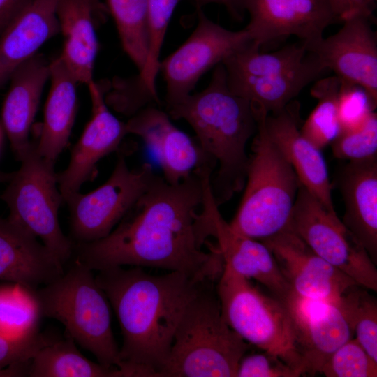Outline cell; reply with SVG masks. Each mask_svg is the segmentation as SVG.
<instances>
[{
  "label": "cell",
  "instance_id": "obj_1",
  "mask_svg": "<svg viewBox=\"0 0 377 377\" xmlns=\"http://www.w3.org/2000/svg\"><path fill=\"white\" fill-rule=\"evenodd\" d=\"M177 184L156 174L146 191L106 237L74 243L73 256L91 270L130 265L219 280L224 262L216 246L199 237L196 221L203 198L202 168Z\"/></svg>",
  "mask_w": 377,
  "mask_h": 377
},
{
  "label": "cell",
  "instance_id": "obj_2",
  "mask_svg": "<svg viewBox=\"0 0 377 377\" xmlns=\"http://www.w3.org/2000/svg\"><path fill=\"white\" fill-rule=\"evenodd\" d=\"M95 278L119 322L122 369L132 377H159L188 304L212 281L179 272L154 276L134 266L102 269Z\"/></svg>",
  "mask_w": 377,
  "mask_h": 377
},
{
  "label": "cell",
  "instance_id": "obj_3",
  "mask_svg": "<svg viewBox=\"0 0 377 377\" xmlns=\"http://www.w3.org/2000/svg\"><path fill=\"white\" fill-rule=\"evenodd\" d=\"M170 119L186 121L204 154L217 168L211 186L218 205L245 184L246 145L257 130L251 103L229 88L222 63L214 67L207 87L166 105Z\"/></svg>",
  "mask_w": 377,
  "mask_h": 377
},
{
  "label": "cell",
  "instance_id": "obj_4",
  "mask_svg": "<svg viewBox=\"0 0 377 377\" xmlns=\"http://www.w3.org/2000/svg\"><path fill=\"white\" fill-rule=\"evenodd\" d=\"M213 283L188 304L159 377H236L249 345L224 320Z\"/></svg>",
  "mask_w": 377,
  "mask_h": 377
},
{
  "label": "cell",
  "instance_id": "obj_5",
  "mask_svg": "<svg viewBox=\"0 0 377 377\" xmlns=\"http://www.w3.org/2000/svg\"><path fill=\"white\" fill-rule=\"evenodd\" d=\"M257 130L246 168L245 190L230 226L263 241L288 228L301 183L292 166L270 140L267 113L254 110Z\"/></svg>",
  "mask_w": 377,
  "mask_h": 377
},
{
  "label": "cell",
  "instance_id": "obj_6",
  "mask_svg": "<svg viewBox=\"0 0 377 377\" xmlns=\"http://www.w3.org/2000/svg\"><path fill=\"white\" fill-rule=\"evenodd\" d=\"M259 50L251 41L222 64L230 90L267 114L283 110L326 71L302 41L272 52Z\"/></svg>",
  "mask_w": 377,
  "mask_h": 377
},
{
  "label": "cell",
  "instance_id": "obj_7",
  "mask_svg": "<svg viewBox=\"0 0 377 377\" xmlns=\"http://www.w3.org/2000/svg\"><path fill=\"white\" fill-rule=\"evenodd\" d=\"M91 271L75 259L67 272L34 289V294L42 317L59 321L68 335L101 364L122 369L109 301Z\"/></svg>",
  "mask_w": 377,
  "mask_h": 377
},
{
  "label": "cell",
  "instance_id": "obj_8",
  "mask_svg": "<svg viewBox=\"0 0 377 377\" xmlns=\"http://www.w3.org/2000/svg\"><path fill=\"white\" fill-rule=\"evenodd\" d=\"M216 291L222 316L231 329L246 342L279 356L305 374L292 319L281 301L267 295L226 265Z\"/></svg>",
  "mask_w": 377,
  "mask_h": 377
},
{
  "label": "cell",
  "instance_id": "obj_9",
  "mask_svg": "<svg viewBox=\"0 0 377 377\" xmlns=\"http://www.w3.org/2000/svg\"><path fill=\"white\" fill-rule=\"evenodd\" d=\"M13 172L0 198L9 209L7 219L43 244L64 265L73 256V242L66 236L59 220L63 197L54 163L43 158L32 142Z\"/></svg>",
  "mask_w": 377,
  "mask_h": 377
},
{
  "label": "cell",
  "instance_id": "obj_10",
  "mask_svg": "<svg viewBox=\"0 0 377 377\" xmlns=\"http://www.w3.org/2000/svg\"><path fill=\"white\" fill-rule=\"evenodd\" d=\"M288 228L313 251L357 285L377 290V269L353 234L313 193L300 185Z\"/></svg>",
  "mask_w": 377,
  "mask_h": 377
},
{
  "label": "cell",
  "instance_id": "obj_11",
  "mask_svg": "<svg viewBox=\"0 0 377 377\" xmlns=\"http://www.w3.org/2000/svg\"><path fill=\"white\" fill-rule=\"evenodd\" d=\"M156 175L149 163L130 169L123 154L102 185L87 193L79 192L64 199L70 213V238L88 243L106 237L146 191Z\"/></svg>",
  "mask_w": 377,
  "mask_h": 377
},
{
  "label": "cell",
  "instance_id": "obj_12",
  "mask_svg": "<svg viewBox=\"0 0 377 377\" xmlns=\"http://www.w3.org/2000/svg\"><path fill=\"white\" fill-rule=\"evenodd\" d=\"M212 175L210 168L202 170L203 198L196 221L201 241L205 244L208 237L215 238L224 265L249 280L255 279L284 300L293 290L272 253L262 242L237 232L223 218L213 195Z\"/></svg>",
  "mask_w": 377,
  "mask_h": 377
},
{
  "label": "cell",
  "instance_id": "obj_13",
  "mask_svg": "<svg viewBox=\"0 0 377 377\" xmlns=\"http://www.w3.org/2000/svg\"><path fill=\"white\" fill-rule=\"evenodd\" d=\"M251 41L245 28L227 29L209 20L198 8V24L193 33L160 61L159 71L165 83V105L191 94L206 72Z\"/></svg>",
  "mask_w": 377,
  "mask_h": 377
},
{
  "label": "cell",
  "instance_id": "obj_14",
  "mask_svg": "<svg viewBox=\"0 0 377 377\" xmlns=\"http://www.w3.org/2000/svg\"><path fill=\"white\" fill-rule=\"evenodd\" d=\"M233 5L242 19L249 13L245 29L260 47L292 35L309 45L339 22L328 0H233Z\"/></svg>",
  "mask_w": 377,
  "mask_h": 377
},
{
  "label": "cell",
  "instance_id": "obj_15",
  "mask_svg": "<svg viewBox=\"0 0 377 377\" xmlns=\"http://www.w3.org/2000/svg\"><path fill=\"white\" fill-rule=\"evenodd\" d=\"M260 242L270 250L292 290L301 297L337 306L342 295L357 285L288 228Z\"/></svg>",
  "mask_w": 377,
  "mask_h": 377
},
{
  "label": "cell",
  "instance_id": "obj_16",
  "mask_svg": "<svg viewBox=\"0 0 377 377\" xmlns=\"http://www.w3.org/2000/svg\"><path fill=\"white\" fill-rule=\"evenodd\" d=\"M370 17L357 14L344 20L334 35L306 45L325 70L363 87L377 103V40Z\"/></svg>",
  "mask_w": 377,
  "mask_h": 377
},
{
  "label": "cell",
  "instance_id": "obj_17",
  "mask_svg": "<svg viewBox=\"0 0 377 377\" xmlns=\"http://www.w3.org/2000/svg\"><path fill=\"white\" fill-rule=\"evenodd\" d=\"M91 101V117L71 152L69 163L57 174L59 191L64 200L80 191L97 173V164L103 158L119 149L128 135L126 123L109 110L105 91L94 80L87 85Z\"/></svg>",
  "mask_w": 377,
  "mask_h": 377
},
{
  "label": "cell",
  "instance_id": "obj_18",
  "mask_svg": "<svg viewBox=\"0 0 377 377\" xmlns=\"http://www.w3.org/2000/svg\"><path fill=\"white\" fill-rule=\"evenodd\" d=\"M281 302L292 319L304 374H320L330 356L353 338V331L340 309L331 303L305 298L293 291Z\"/></svg>",
  "mask_w": 377,
  "mask_h": 377
},
{
  "label": "cell",
  "instance_id": "obj_19",
  "mask_svg": "<svg viewBox=\"0 0 377 377\" xmlns=\"http://www.w3.org/2000/svg\"><path fill=\"white\" fill-rule=\"evenodd\" d=\"M128 134L139 137L156 155L164 179L177 184L206 163L216 164L196 140L179 129L166 111L155 104L140 109L125 122Z\"/></svg>",
  "mask_w": 377,
  "mask_h": 377
},
{
  "label": "cell",
  "instance_id": "obj_20",
  "mask_svg": "<svg viewBox=\"0 0 377 377\" xmlns=\"http://www.w3.org/2000/svg\"><path fill=\"white\" fill-rule=\"evenodd\" d=\"M299 103L291 101L279 112L267 114V133L292 166L301 184L327 209L336 212L325 161L320 150L302 135L299 128Z\"/></svg>",
  "mask_w": 377,
  "mask_h": 377
},
{
  "label": "cell",
  "instance_id": "obj_21",
  "mask_svg": "<svg viewBox=\"0 0 377 377\" xmlns=\"http://www.w3.org/2000/svg\"><path fill=\"white\" fill-rule=\"evenodd\" d=\"M64 272L61 262L36 237L0 216V281L34 290Z\"/></svg>",
  "mask_w": 377,
  "mask_h": 377
},
{
  "label": "cell",
  "instance_id": "obj_22",
  "mask_svg": "<svg viewBox=\"0 0 377 377\" xmlns=\"http://www.w3.org/2000/svg\"><path fill=\"white\" fill-rule=\"evenodd\" d=\"M47 60L36 54L13 73L5 98L1 118L4 131L16 158L20 161L31 145L29 132L40 97L50 80Z\"/></svg>",
  "mask_w": 377,
  "mask_h": 377
},
{
  "label": "cell",
  "instance_id": "obj_23",
  "mask_svg": "<svg viewBox=\"0 0 377 377\" xmlns=\"http://www.w3.org/2000/svg\"><path fill=\"white\" fill-rule=\"evenodd\" d=\"M343 224L377 263V158L349 161L339 172Z\"/></svg>",
  "mask_w": 377,
  "mask_h": 377
},
{
  "label": "cell",
  "instance_id": "obj_24",
  "mask_svg": "<svg viewBox=\"0 0 377 377\" xmlns=\"http://www.w3.org/2000/svg\"><path fill=\"white\" fill-rule=\"evenodd\" d=\"M57 0H32L0 36V88L15 71L60 33Z\"/></svg>",
  "mask_w": 377,
  "mask_h": 377
},
{
  "label": "cell",
  "instance_id": "obj_25",
  "mask_svg": "<svg viewBox=\"0 0 377 377\" xmlns=\"http://www.w3.org/2000/svg\"><path fill=\"white\" fill-rule=\"evenodd\" d=\"M57 17L64 38L59 55L77 83L94 80L98 51L94 17L100 12L91 0H57Z\"/></svg>",
  "mask_w": 377,
  "mask_h": 377
},
{
  "label": "cell",
  "instance_id": "obj_26",
  "mask_svg": "<svg viewBox=\"0 0 377 377\" xmlns=\"http://www.w3.org/2000/svg\"><path fill=\"white\" fill-rule=\"evenodd\" d=\"M50 89L45 109L39 139L38 154L55 163L68 145L77 109V82L60 56L50 63Z\"/></svg>",
  "mask_w": 377,
  "mask_h": 377
},
{
  "label": "cell",
  "instance_id": "obj_27",
  "mask_svg": "<svg viewBox=\"0 0 377 377\" xmlns=\"http://www.w3.org/2000/svg\"><path fill=\"white\" fill-rule=\"evenodd\" d=\"M31 377H131L120 368L108 367L84 357L74 340L53 339L38 350L28 372Z\"/></svg>",
  "mask_w": 377,
  "mask_h": 377
},
{
  "label": "cell",
  "instance_id": "obj_28",
  "mask_svg": "<svg viewBox=\"0 0 377 377\" xmlns=\"http://www.w3.org/2000/svg\"><path fill=\"white\" fill-rule=\"evenodd\" d=\"M105 3L124 51L140 73L148 54L147 0H105Z\"/></svg>",
  "mask_w": 377,
  "mask_h": 377
},
{
  "label": "cell",
  "instance_id": "obj_29",
  "mask_svg": "<svg viewBox=\"0 0 377 377\" xmlns=\"http://www.w3.org/2000/svg\"><path fill=\"white\" fill-rule=\"evenodd\" d=\"M41 317L33 289L15 283L0 286V335L10 339L29 337L38 332Z\"/></svg>",
  "mask_w": 377,
  "mask_h": 377
},
{
  "label": "cell",
  "instance_id": "obj_30",
  "mask_svg": "<svg viewBox=\"0 0 377 377\" xmlns=\"http://www.w3.org/2000/svg\"><path fill=\"white\" fill-rule=\"evenodd\" d=\"M341 80L336 75L320 79L311 89L318 103L302 125V135L321 150L338 136V95Z\"/></svg>",
  "mask_w": 377,
  "mask_h": 377
},
{
  "label": "cell",
  "instance_id": "obj_31",
  "mask_svg": "<svg viewBox=\"0 0 377 377\" xmlns=\"http://www.w3.org/2000/svg\"><path fill=\"white\" fill-rule=\"evenodd\" d=\"M181 0H147L149 46L146 63L139 73L140 96L142 104L159 105L156 77L160 54L169 22Z\"/></svg>",
  "mask_w": 377,
  "mask_h": 377
},
{
  "label": "cell",
  "instance_id": "obj_32",
  "mask_svg": "<svg viewBox=\"0 0 377 377\" xmlns=\"http://www.w3.org/2000/svg\"><path fill=\"white\" fill-rule=\"evenodd\" d=\"M367 290L354 285L342 295L337 307L356 340L377 362V301Z\"/></svg>",
  "mask_w": 377,
  "mask_h": 377
},
{
  "label": "cell",
  "instance_id": "obj_33",
  "mask_svg": "<svg viewBox=\"0 0 377 377\" xmlns=\"http://www.w3.org/2000/svg\"><path fill=\"white\" fill-rule=\"evenodd\" d=\"M320 374L326 377H376L377 362L352 338L330 356Z\"/></svg>",
  "mask_w": 377,
  "mask_h": 377
},
{
  "label": "cell",
  "instance_id": "obj_34",
  "mask_svg": "<svg viewBox=\"0 0 377 377\" xmlns=\"http://www.w3.org/2000/svg\"><path fill=\"white\" fill-rule=\"evenodd\" d=\"M53 339L38 332L22 339L0 335V377L28 376L33 357Z\"/></svg>",
  "mask_w": 377,
  "mask_h": 377
},
{
  "label": "cell",
  "instance_id": "obj_35",
  "mask_svg": "<svg viewBox=\"0 0 377 377\" xmlns=\"http://www.w3.org/2000/svg\"><path fill=\"white\" fill-rule=\"evenodd\" d=\"M336 158L361 161L376 157L377 115L373 112L357 128L340 132L332 142Z\"/></svg>",
  "mask_w": 377,
  "mask_h": 377
},
{
  "label": "cell",
  "instance_id": "obj_36",
  "mask_svg": "<svg viewBox=\"0 0 377 377\" xmlns=\"http://www.w3.org/2000/svg\"><path fill=\"white\" fill-rule=\"evenodd\" d=\"M376 107V103L363 87L341 80L338 95L340 132L360 126L374 112Z\"/></svg>",
  "mask_w": 377,
  "mask_h": 377
},
{
  "label": "cell",
  "instance_id": "obj_37",
  "mask_svg": "<svg viewBox=\"0 0 377 377\" xmlns=\"http://www.w3.org/2000/svg\"><path fill=\"white\" fill-rule=\"evenodd\" d=\"M245 355L239 361L236 377H299L302 374L279 356L264 351Z\"/></svg>",
  "mask_w": 377,
  "mask_h": 377
},
{
  "label": "cell",
  "instance_id": "obj_38",
  "mask_svg": "<svg viewBox=\"0 0 377 377\" xmlns=\"http://www.w3.org/2000/svg\"><path fill=\"white\" fill-rule=\"evenodd\" d=\"M339 22L361 14L373 17L374 0H328Z\"/></svg>",
  "mask_w": 377,
  "mask_h": 377
},
{
  "label": "cell",
  "instance_id": "obj_39",
  "mask_svg": "<svg viewBox=\"0 0 377 377\" xmlns=\"http://www.w3.org/2000/svg\"><path fill=\"white\" fill-rule=\"evenodd\" d=\"M32 0H0V36Z\"/></svg>",
  "mask_w": 377,
  "mask_h": 377
},
{
  "label": "cell",
  "instance_id": "obj_40",
  "mask_svg": "<svg viewBox=\"0 0 377 377\" xmlns=\"http://www.w3.org/2000/svg\"><path fill=\"white\" fill-rule=\"evenodd\" d=\"M195 3L197 5L198 8H201L204 5H207L208 3H219L223 5L230 15L236 20L241 21L242 19L240 17V16L237 13L234 5H233V0H195Z\"/></svg>",
  "mask_w": 377,
  "mask_h": 377
},
{
  "label": "cell",
  "instance_id": "obj_41",
  "mask_svg": "<svg viewBox=\"0 0 377 377\" xmlns=\"http://www.w3.org/2000/svg\"><path fill=\"white\" fill-rule=\"evenodd\" d=\"M13 172H6L0 170V184L8 182L10 179Z\"/></svg>",
  "mask_w": 377,
  "mask_h": 377
},
{
  "label": "cell",
  "instance_id": "obj_42",
  "mask_svg": "<svg viewBox=\"0 0 377 377\" xmlns=\"http://www.w3.org/2000/svg\"><path fill=\"white\" fill-rule=\"evenodd\" d=\"M96 8L101 13V11L103 10L102 5L101 3L100 0H91Z\"/></svg>",
  "mask_w": 377,
  "mask_h": 377
},
{
  "label": "cell",
  "instance_id": "obj_43",
  "mask_svg": "<svg viewBox=\"0 0 377 377\" xmlns=\"http://www.w3.org/2000/svg\"><path fill=\"white\" fill-rule=\"evenodd\" d=\"M2 139H3V130L0 125V148H1V142H2Z\"/></svg>",
  "mask_w": 377,
  "mask_h": 377
}]
</instances>
